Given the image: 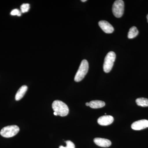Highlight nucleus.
Returning <instances> with one entry per match:
<instances>
[{
  "label": "nucleus",
  "mask_w": 148,
  "mask_h": 148,
  "mask_svg": "<svg viewBox=\"0 0 148 148\" xmlns=\"http://www.w3.org/2000/svg\"><path fill=\"white\" fill-rule=\"evenodd\" d=\"M52 107L54 112H56L59 116H65L69 114V107L62 101L58 100L53 101Z\"/></svg>",
  "instance_id": "nucleus-1"
},
{
  "label": "nucleus",
  "mask_w": 148,
  "mask_h": 148,
  "mask_svg": "<svg viewBox=\"0 0 148 148\" xmlns=\"http://www.w3.org/2000/svg\"><path fill=\"white\" fill-rule=\"evenodd\" d=\"M88 68L89 66L87 60H83L75 76L74 79L76 82H79L84 78L88 72Z\"/></svg>",
  "instance_id": "nucleus-2"
},
{
  "label": "nucleus",
  "mask_w": 148,
  "mask_h": 148,
  "mask_svg": "<svg viewBox=\"0 0 148 148\" xmlns=\"http://www.w3.org/2000/svg\"><path fill=\"white\" fill-rule=\"evenodd\" d=\"M116 54L113 51H110L105 57L103 64V70L106 73L110 71L115 61Z\"/></svg>",
  "instance_id": "nucleus-3"
},
{
  "label": "nucleus",
  "mask_w": 148,
  "mask_h": 148,
  "mask_svg": "<svg viewBox=\"0 0 148 148\" xmlns=\"http://www.w3.org/2000/svg\"><path fill=\"white\" fill-rule=\"evenodd\" d=\"M19 131V127L17 125H9L3 128L0 134L4 138H10L16 135Z\"/></svg>",
  "instance_id": "nucleus-4"
},
{
  "label": "nucleus",
  "mask_w": 148,
  "mask_h": 148,
  "mask_svg": "<svg viewBox=\"0 0 148 148\" xmlns=\"http://www.w3.org/2000/svg\"><path fill=\"white\" fill-rule=\"evenodd\" d=\"M113 13L117 18H120L123 16L124 10V3L122 0L115 1L112 6Z\"/></svg>",
  "instance_id": "nucleus-5"
},
{
  "label": "nucleus",
  "mask_w": 148,
  "mask_h": 148,
  "mask_svg": "<svg viewBox=\"0 0 148 148\" xmlns=\"http://www.w3.org/2000/svg\"><path fill=\"white\" fill-rule=\"evenodd\" d=\"M148 127V120L146 119L140 120L135 121L131 125V128L135 130H141Z\"/></svg>",
  "instance_id": "nucleus-6"
},
{
  "label": "nucleus",
  "mask_w": 148,
  "mask_h": 148,
  "mask_svg": "<svg viewBox=\"0 0 148 148\" xmlns=\"http://www.w3.org/2000/svg\"><path fill=\"white\" fill-rule=\"evenodd\" d=\"M98 24L103 32L106 34H112L114 32L113 27L108 21L102 20L98 22Z\"/></svg>",
  "instance_id": "nucleus-7"
},
{
  "label": "nucleus",
  "mask_w": 148,
  "mask_h": 148,
  "mask_svg": "<svg viewBox=\"0 0 148 148\" xmlns=\"http://www.w3.org/2000/svg\"><path fill=\"white\" fill-rule=\"evenodd\" d=\"M114 121L113 117L110 115L103 116L98 119V124L103 126L108 125L112 123Z\"/></svg>",
  "instance_id": "nucleus-8"
},
{
  "label": "nucleus",
  "mask_w": 148,
  "mask_h": 148,
  "mask_svg": "<svg viewBox=\"0 0 148 148\" xmlns=\"http://www.w3.org/2000/svg\"><path fill=\"white\" fill-rule=\"evenodd\" d=\"M93 141L97 145L102 147H108L112 145V143L110 140L104 138H95Z\"/></svg>",
  "instance_id": "nucleus-9"
},
{
  "label": "nucleus",
  "mask_w": 148,
  "mask_h": 148,
  "mask_svg": "<svg viewBox=\"0 0 148 148\" xmlns=\"http://www.w3.org/2000/svg\"><path fill=\"white\" fill-rule=\"evenodd\" d=\"M27 89L28 87L26 85H23L21 86L15 95V99L16 101H18L22 99L27 92Z\"/></svg>",
  "instance_id": "nucleus-10"
},
{
  "label": "nucleus",
  "mask_w": 148,
  "mask_h": 148,
  "mask_svg": "<svg viewBox=\"0 0 148 148\" xmlns=\"http://www.w3.org/2000/svg\"><path fill=\"white\" fill-rule=\"evenodd\" d=\"M106 106V103L104 101H92L89 103V107L91 108L98 109L103 108Z\"/></svg>",
  "instance_id": "nucleus-11"
},
{
  "label": "nucleus",
  "mask_w": 148,
  "mask_h": 148,
  "mask_svg": "<svg viewBox=\"0 0 148 148\" xmlns=\"http://www.w3.org/2000/svg\"><path fill=\"white\" fill-rule=\"evenodd\" d=\"M139 34V31L137 27H132L130 29L128 33L127 37L129 39H132L135 38Z\"/></svg>",
  "instance_id": "nucleus-12"
},
{
  "label": "nucleus",
  "mask_w": 148,
  "mask_h": 148,
  "mask_svg": "<svg viewBox=\"0 0 148 148\" xmlns=\"http://www.w3.org/2000/svg\"><path fill=\"white\" fill-rule=\"evenodd\" d=\"M137 105L143 107H148V99L144 98H138L136 100Z\"/></svg>",
  "instance_id": "nucleus-13"
},
{
  "label": "nucleus",
  "mask_w": 148,
  "mask_h": 148,
  "mask_svg": "<svg viewBox=\"0 0 148 148\" xmlns=\"http://www.w3.org/2000/svg\"><path fill=\"white\" fill-rule=\"evenodd\" d=\"M30 9V5L28 3L23 4L21 6V12L22 13H25L29 11Z\"/></svg>",
  "instance_id": "nucleus-14"
},
{
  "label": "nucleus",
  "mask_w": 148,
  "mask_h": 148,
  "mask_svg": "<svg viewBox=\"0 0 148 148\" xmlns=\"http://www.w3.org/2000/svg\"><path fill=\"white\" fill-rule=\"evenodd\" d=\"M66 147L61 146L59 147V148H75V145L70 140L66 142Z\"/></svg>",
  "instance_id": "nucleus-15"
},
{
  "label": "nucleus",
  "mask_w": 148,
  "mask_h": 148,
  "mask_svg": "<svg viewBox=\"0 0 148 148\" xmlns=\"http://www.w3.org/2000/svg\"><path fill=\"white\" fill-rule=\"evenodd\" d=\"M10 14L11 15H13V16L17 15V16H21V12L18 10V9H14L10 13Z\"/></svg>",
  "instance_id": "nucleus-16"
},
{
  "label": "nucleus",
  "mask_w": 148,
  "mask_h": 148,
  "mask_svg": "<svg viewBox=\"0 0 148 148\" xmlns=\"http://www.w3.org/2000/svg\"><path fill=\"white\" fill-rule=\"evenodd\" d=\"M86 106H89V103H86Z\"/></svg>",
  "instance_id": "nucleus-17"
},
{
  "label": "nucleus",
  "mask_w": 148,
  "mask_h": 148,
  "mask_svg": "<svg viewBox=\"0 0 148 148\" xmlns=\"http://www.w3.org/2000/svg\"><path fill=\"white\" fill-rule=\"evenodd\" d=\"M53 114H54V115L55 116H58V114H57L56 113V112H53Z\"/></svg>",
  "instance_id": "nucleus-18"
},
{
  "label": "nucleus",
  "mask_w": 148,
  "mask_h": 148,
  "mask_svg": "<svg viewBox=\"0 0 148 148\" xmlns=\"http://www.w3.org/2000/svg\"><path fill=\"white\" fill-rule=\"evenodd\" d=\"M86 0H82L81 1L83 2H85L86 1Z\"/></svg>",
  "instance_id": "nucleus-19"
},
{
  "label": "nucleus",
  "mask_w": 148,
  "mask_h": 148,
  "mask_svg": "<svg viewBox=\"0 0 148 148\" xmlns=\"http://www.w3.org/2000/svg\"><path fill=\"white\" fill-rule=\"evenodd\" d=\"M147 22L148 23V14H147Z\"/></svg>",
  "instance_id": "nucleus-20"
}]
</instances>
